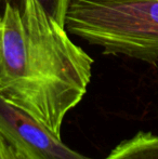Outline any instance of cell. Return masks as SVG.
<instances>
[{"label": "cell", "instance_id": "cell-1", "mask_svg": "<svg viewBox=\"0 0 158 159\" xmlns=\"http://www.w3.org/2000/svg\"><path fill=\"white\" fill-rule=\"evenodd\" d=\"M93 59L37 0L4 4L0 20V96L61 138L81 102Z\"/></svg>", "mask_w": 158, "mask_h": 159}, {"label": "cell", "instance_id": "cell-2", "mask_svg": "<svg viewBox=\"0 0 158 159\" xmlns=\"http://www.w3.org/2000/svg\"><path fill=\"white\" fill-rule=\"evenodd\" d=\"M65 27L105 54L158 60V0H70Z\"/></svg>", "mask_w": 158, "mask_h": 159}, {"label": "cell", "instance_id": "cell-3", "mask_svg": "<svg viewBox=\"0 0 158 159\" xmlns=\"http://www.w3.org/2000/svg\"><path fill=\"white\" fill-rule=\"evenodd\" d=\"M0 135L25 159H91L0 96Z\"/></svg>", "mask_w": 158, "mask_h": 159}, {"label": "cell", "instance_id": "cell-4", "mask_svg": "<svg viewBox=\"0 0 158 159\" xmlns=\"http://www.w3.org/2000/svg\"><path fill=\"white\" fill-rule=\"evenodd\" d=\"M103 159H158V135L140 131L119 143Z\"/></svg>", "mask_w": 158, "mask_h": 159}, {"label": "cell", "instance_id": "cell-5", "mask_svg": "<svg viewBox=\"0 0 158 159\" xmlns=\"http://www.w3.org/2000/svg\"><path fill=\"white\" fill-rule=\"evenodd\" d=\"M24 0H19V7ZM44 8V10L56 20L59 23L65 26L66 13L70 7V0H37Z\"/></svg>", "mask_w": 158, "mask_h": 159}, {"label": "cell", "instance_id": "cell-6", "mask_svg": "<svg viewBox=\"0 0 158 159\" xmlns=\"http://www.w3.org/2000/svg\"><path fill=\"white\" fill-rule=\"evenodd\" d=\"M0 159H21L1 135H0Z\"/></svg>", "mask_w": 158, "mask_h": 159}, {"label": "cell", "instance_id": "cell-7", "mask_svg": "<svg viewBox=\"0 0 158 159\" xmlns=\"http://www.w3.org/2000/svg\"><path fill=\"white\" fill-rule=\"evenodd\" d=\"M1 2H3L4 4L11 3V4H13V6L19 7V0H0V3H1Z\"/></svg>", "mask_w": 158, "mask_h": 159}, {"label": "cell", "instance_id": "cell-8", "mask_svg": "<svg viewBox=\"0 0 158 159\" xmlns=\"http://www.w3.org/2000/svg\"><path fill=\"white\" fill-rule=\"evenodd\" d=\"M15 153H16V152H15ZM17 154V153H16ZM17 155H19L20 156V158H21V159H25V158H24V157H22V156L21 155H20V154H17Z\"/></svg>", "mask_w": 158, "mask_h": 159}, {"label": "cell", "instance_id": "cell-9", "mask_svg": "<svg viewBox=\"0 0 158 159\" xmlns=\"http://www.w3.org/2000/svg\"><path fill=\"white\" fill-rule=\"evenodd\" d=\"M0 20H1V15H0Z\"/></svg>", "mask_w": 158, "mask_h": 159}]
</instances>
